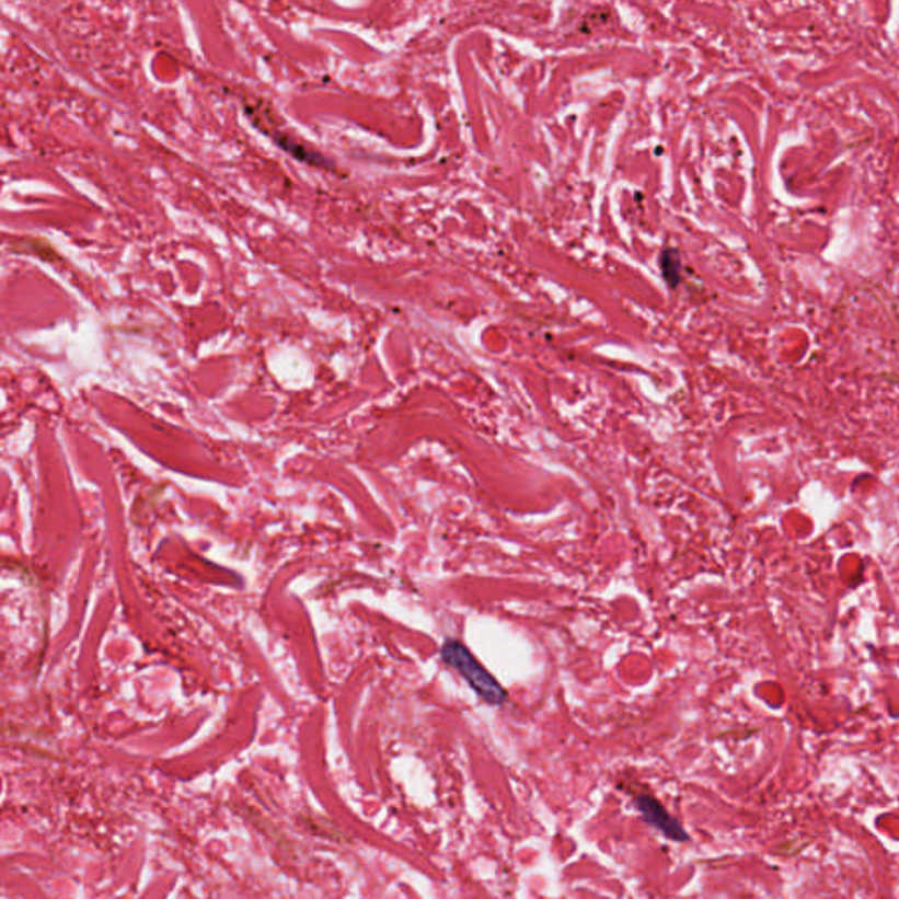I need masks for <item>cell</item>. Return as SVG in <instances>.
Wrapping results in <instances>:
<instances>
[{
    "label": "cell",
    "instance_id": "obj_1",
    "mask_svg": "<svg viewBox=\"0 0 899 899\" xmlns=\"http://www.w3.org/2000/svg\"><path fill=\"white\" fill-rule=\"evenodd\" d=\"M441 659L450 668L456 669L457 673H461L465 682L470 683L471 689L483 701H487L488 705L499 706L505 703L508 698L505 689L499 685L496 678L488 673L487 669L480 665L476 657L461 642L447 639L441 647Z\"/></svg>",
    "mask_w": 899,
    "mask_h": 899
},
{
    "label": "cell",
    "instance_id": "obj_2",
    "mask_svg": "<svg viewBox=\"0 0 899 899\" xmlns=\"http://www.w3.org/2000/svg\"><path fill=\"white\" fill-rule=\"evenodd\" d=\"M634 807L638 808L643 820H645L648 826L656 828L657 831H660V833L665 834L669 840H673V842L678 843L689 842V840H691V837H689V833L682 828V825L669 816V811L666 810L665 805L657 802L656 797L650 796V794H638V796H634Z\"/></svg>",
    "mask_w": 899,
    "mask_h": 899
},
{
    "label": "cell",
    "instance_id": "obj_3",
    "mask_svg": "<svg viewBox=\"0 0 899 899\" xmlns=\"http://www.w3.org/2000/svg\"><path fill=\"white\" fill-rule=\"evenodd\" d=\"M660 266H662V275L668 279L669 285H677L678 270H680L677 252H666L660 258Z\"/></svg>",
    "mask_w": 899,
    "mask_h": 899
}]
</instances>
